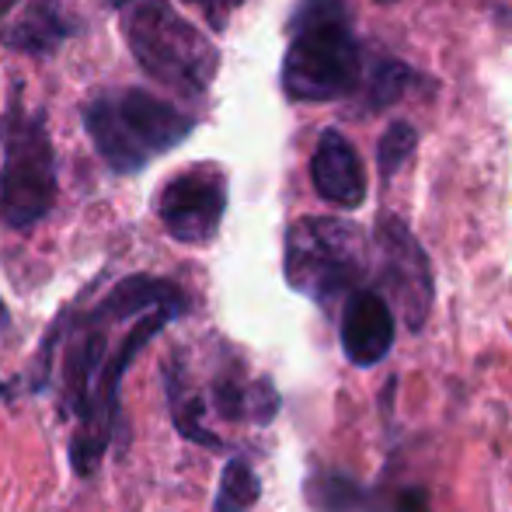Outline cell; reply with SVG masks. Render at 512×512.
<instances>
[{"label":"cell","mask_w":512,"mask_h":512,"mask_svg":"<svg viewBox=\"0 0 512 512\" xmlns=\"http://www.w3.org/2000/svg\"><path fill=\"white\" fill-rule=\"evenodd\" d=\"M293 39L283 56V91L290 102H338L363 84V49L345 0H300Z\"/></svg>","instance_id":"cell-1"},{"label":"cell","mask_w":512,"mask_h":512,"mask_svg":"<svg viewBox=\"0 0 512 512\" xmlns=\"http://www.w3.org/2000/svg\"><path fill=\"white\" fill-rule=\"evenodd\" d=\"M84 126L115 175H133L154 157L168 154L196 129V119L150 91L129 88L95 98L84 108Z\"/></svg>","instance_id":"cell-2"},{"label":"cell","mask_w":512,"mask_h":512,"mask_svg":"<svg viewBox=\"0 0 512 512\" xmlns=\"http://www.w3.org/2000/svg\"><path fill=\"white\" fill-rule=\"evenodd\" d=\"M370 269L366 234L338 216H304L286 230L283 272L286 283L307 300L331 307L359 290Z\"/></svg>","instance_id":"cell-3"},{"label":"cell","mask_w":512,"mask_h":512,"mask_svg":"<svg viewBox=\"0 0 512 512\" xmlns=\"http://www.w3.org/2000/svg\"><path fill=\"white\" fill-rule=\"evenodd\" d=\"M122 28H126V42L133 49L136 63L157 84L175 88L178 95L189 98L206 95L216 70H220V53L168 0L136 4L126 14Z\"/></svg>","instance_id":"cell-4"},{"label":"cell","mask_w":512,"mask_h":512,"mask_svg":"<svg viewBox=\"0 0 512 512\" xmlns=\"http://www.w3.org/2000/svg\"><path fill=\"white\" fill-rule=\"evenodd\" d=\"M0 140V223L11 230H28L46 220L56 203V154L42 115L28 112L18 91L0 122Z\"/></svg>","instance_id":"cell-5"},{"label":"cell","mask_w":512,"mask_h":512,"mask_svg":"<svg viewBox=\"0 0 512 512\" xmlns=\"http://www.w3.org/2000/svg\"><path fill=\"white\" fill-rule=\"evenodd\" d=\"M182 314L168 307L147 310V314L133 317L126 328L115 335L112 349H108L102 370H98L91 394L84 401L81 415L74 418V436H70V467L77 478H91L102 467L108 446L115 436V422H119V398H122V377H126L129 363L136 359V352H143V345H150L171 321H178Z\"/></svg>","instance_id":"cell-6"},{"label":"cell","mask_w":512,"mask_h":512,"mask_svg":"<svg viewBox=\"0 0 512 512\" xmlns=\"http://www.w3.org/2000/svg\"><path fill=\"white\" fill-rule=\"evenodd\" d=\"M377 244H380V293L391 297L387 304L398 307L401 321L411 331H422L429 321L432 300H436V283H432L429 255L418 244V237L405 227L398 216H380L377 223Z\"/></svg>","instance_id":"cell-7"},{"label":"cell","mask_w":512,"mask_h":512,"mask_svg":"<svg viewBox=\"0 0 512 512\" xmlns=\"http://www.w3.org/2000/svg\"><path fill=\"white\" fill-rule=\"evenodd\" d=\"M227 213V175L213 164H196L161 189L157 216L182 244H209Z\"/></svg>","instance_id":"cell-8"},{"label":"cell","mask_w":512,"mask_h":512,"mask_svg":"<svg viewBox=\"0 0 512 512\" xmlns=\"http://www.w3.org/2000/svg\"><path fill=\"white\" fill-rule=\"evenodd\" d=\"M342 352L352 366L370 370L384 363L387 352L394 349V310L387 297L370 286H359L345 297L342 307Z\"/></svg>","instance_id":"cell-9"},{"label":"cell","mask_w":512,"mask_h":512,"mask_svg":"<svg viewBox=\"0 0 512 512\" xmlns=\"http://www.w3.org/2000/svg\"><path fill=\"white\" fill-rule=\"evenodd\" d=\"M310 182L314 192L331 206L356 209L366 199V171L356 147L338 129H324L310 157Z\"/></svg>","instance_id":"cell-10"},{"label":"cell","mask_w":512,"mask_h":512,"mask_svg":"<svg viewBox=\"0 0 512 512\" xmlns=\"http://www.w3.org/2000/svg\"><path fill=\"white\" fill-rule=\"evenodd\" d=\"M164 387H168V405H171V422L182 432L189 443H199L206 450H227L220 436L206 425V398L189 384V370H185L182 359H171L168 370H164Z\"/></svg>","instance_id":"cell-11"},{"label":"cell","mask_w":512,"mask_h":512,"mask_svg":"<svg viewBox=\"0 0 512 512\" xmlns=\"http://www.w3.org/2000/svg\"><path fill=\"white\" fill-rule=\"evenodd\" d=\"M67 35H70L67 25H63L60 14H56L53 7L35 4V7H28L14 25H7L4 32H0V39H4V46L18 49V53L49 56L56 46H60V39H67Z\"/></svg>","instance_id":"cell-12"},{"label":"cell","mask_w":512,"mask_h":512,"mask_svg":"<svg viewBox=\"0 0 512 512\" xmlns=\"http://www.w3.org/2000/svg\"><path fill=\"white\" fill-rule=\"evenodd\" d=\"M304 499L314 512H359L366 506V492L342 471L317 467L304 485Z\"/></svg>","instance_id":"cell-13"},{"label":"cell","mask_w":512,"mask_h":512,"mask_svg":"<svg viewBox=\"0 0 512 512\" xmlns=\"http://www.w3.org/2000/svg\"><path fill=\"white\" fill-rule=\"evenodd\" d=\"M262 495V481L251 471L248 460L234 457L220 474V495H216V512H248Z\"/></svg>","instance_id":"cell-14"},{"label":"cell","mask_w":512,"mask_h":512,"mask_svg":"<svg viewBox=\"0 0 512 512\" xmlns=\"http://www.w3.org/2000/svg\"><path fill=\"white\" fill-rule=\"evenodd\" d=\"M415 81V74L398 60H380L370 70V81H366V108L380 112V108L398 105L408 95V84Z\"/></svg>","instance_id":"cell-15"},{"label":"cell","mask_w":512,"mask_h":512,"mask_svg":"<svg viewBox=\"0 0 512 512\" xmlns=\"http://www.w3.org/2000/svg\"><path fill=\"white\" fill-rule=\"evenodd\" d=\"M415 143H418V129L411 122H391V126L380 133L377 140V168H380V178L391 182L411 154H415Z\"/></svg>","instance_id":"cell-16"},{"label":"cell","mask_w":512,"mask_h":512,"mask_svg":"<svg viewBox=\"0 0 512 512\" xmlns=\"http://www.w3.org/2000/svg\"><path fill=\"white\" fill-rule=\"evenodd\" d=\"M182 4L196 7L213 32H223V28L230 25V18H234V11L244 4V0H182Z\"/></svg>","instance_id":"cell-17"},{"label":"cell","mask_w":512,"mask_h":512,"mask_svg":"<svg viewBox=\"0 0 512 512\" xmlns=\"http://www.w3.org/2000/svg\"><path fill=\"white\" fill-rule=\"evenodd\" d=\"M394 512H432L429 492L425 488H405L394 502Z\"/></svg>","instance_id":"cell-18"},{"label":"cell","mask_w":512,"mask_h":512,"mask_svg":"<svg viewBox=\"0 0 512 512\" xmlns=\"http://www.w3.org/2000/svg\"><path fill=\"white\" fill-rule=\"evenodd\" d=\"M7 321H11V317H7V307L0 304V328H7Z\"/></svg>","instance_id":"cell-19"},{"label":"cell","mask_w":512,"mask_h":512,"mask_svg":"<svg viewBox=\"0 0 512 512\" xmlns=\"http://www.w3.org/2000/svg\"><path fill=\"white\" fill-rule=\"evenodd\" d=\"M108 4H115V7H126V4H133V0H108Z\"/></svg>","instance_id":"cell-20"},{"label":"cell","mask_w":512,"mask_h":512,"mask_svg":"<svg viewBox=\"0 0 512 512\" xmlns=\"http://www.w3.org/2000/svg\"><path fill=\"white\" fill-rule=\"evenodd\" d=\"M384 4H391V0H384Z\"/></svg>","instance_id":"cell-21"}]
</instances>
